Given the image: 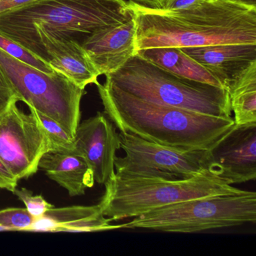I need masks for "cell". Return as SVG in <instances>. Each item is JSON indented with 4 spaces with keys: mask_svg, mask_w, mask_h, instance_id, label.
Returning <instances> with one entry per match:
<instances>
[{
    "mask_svg": "<svg viewBox=\"0 0 256 256\" xmlns=\"http://www.w3.org/2000/svg\"><path fill=\"white\" fill-rule=\"evenodd\" d=\"M128 2L136 20L137 52L224 43L256 44V7L206 0L190 10L166 12Z\"/></svg>",
    "mask_w": 256,
    "mask_h": 256,
    "instance_id": "1",
    "label": "cell"
},
{
    "mask_svg": "<svg viewBox=\"0 0 256 256\" xmlns=\"http://www.w3.org/2000/svg\"><path fill=\"white\" fill-rule=\"evenodd\" d=\"M104 113L122 132L180 150H211L236 126L217 118L138 98L110 83L96 84Z\"/></svg>",
    "mask_w": 256,
    "mask_h": 256,
    "instance_id": "2",
    "label": "cell"
},
{
    "mask_svg": "<svg viewBox=\"0 0 256 256\" xmlns=\"http://www.w3.org/2000/svg\"><path fill=\"white\" fill-rule=\"evenodd\" d=\"M132 18L126 0H38L0 12V34L40 58L48 40L82 44L96 30Z\"/></svg>",
    "mask_w": 256,
    "mask_h": 256,
    "instance_id": "3",
    "label": "cell"
},
{
    "mask_svg": "<svg viewBox=\"0 0 256 256\" xmlns=\"http://www.w3.org/2000/svg\"><path fill=\"white\" fill-rule=\"evenodd\" d=\"M104 186L98 205L112 221L140 216L185 200L246 192L211 174L179 178L168 173L115 172Z\"/></svg>",
    "mask_w": 256,
    "mask_h": 256,
    "instance_id": "4",
    "label": "cell"
},
{
    "mask_svg": "<svg viewBox=\"0 0 256 256\" xmlns=\"http://www.w3.org/2000/svg\"><path fill=\"white\" fill-rule=\"evenodd\" d=\"M106 79L138 98L217 118L232 114L224 88L172 74L136 54Z\"/></svg>",
    "mask_w": 256,
    "mask_h": 256,
    "instance_id": "5",
    "label": "cell"
},
{
    "mask_svg": "<svg viewBox=\"0 0 256 256\" xmlns=\"http://www.w3.org/2000/svg\"><path fill=\"white\" fill-rule=\"evenodd\" d=\"M256 193L192 199L150 211L119 228L146 229L178 233H196L211 229L256 223Z\"/></svg>",
    "mask_w": 256,
    "mask_h": 256,
    "instance_id": "6",
    "label": "cell"
},
{
    "mask_svg": "<svg viewBox=\"0 0 256 256\" xmlns=\"http://www.w3.org/2000/svg\"><path fill=\"white\" fill-rule=\"evenodd\" d=\"M0 70L19 102L58 122L74 138L80 121L85 90L60 73L48 74L0 48Z\"/></svg>",
    "mask_w": 256,
    "mask_h": 256,
    "instance_id": "7",
    "label": "cell"
},
{
    "mask_svg": "<svg viewBox=\"0 0 256 256\" xmlns=\"http://www.w3.org/2000/svg\"><path fill=\"white\" fill-rule=\"evenodd\" d=\"M119 138L125 156H115L116 172L168 173L179 178L211 174L210 150H180L122 132Z\"/></svg>",
    "mask_w": 256,
    "mask_h": 256,
    "instance_id": "8",
    "label": "cell"
},
{
    "mask_svg": "<svg viewBox=\"0 0 256 256\" xmlns=\"http://www.w3.org/2000/svg\"><path fill=\"white\" fill-rule=\"evenodd\" d=\"M26 114L13 103L0 115V158L18 180L37 173L48 138L34 109Z\"/></svg>",
    "mask_w": 256,
    "mask_h": 256,
    "instance_id": "9",
    "label": "cell"
},
{
    "mask_svg": "<svg viewBox=\"0 0 256 256\" xmlns=\"http://www.w3.org/2000/svg\"><path fill=\"white\" fill-rule=\"evenodd\" d=\"M104 113L96 114L79 124L74 134L73 152L86 160L95 182L104 185L115 173L114 158L120 150L119 133Z\"/></svg>",
    "mask_w": 256,
    "mask_h": 256,
    "instance_id": "10",
    "label": "cell"
},
{
    "mask_svg": "<svg viewBox=\"0 0 256 256\" xmlns=\"http://www.w3.org/2000/svg\"><path fill=\"white\" fill-rule=\"evenodd\" d=\"M210 173L228 184L256 178V125L235 126L210 150Z\"/></svg>",
    "mask_w": 256,
    "mask_h": 256,
    "instance_id": "11",
    "label": "cell"
},
{
    "mask_svg": "<svg viewBox=\"0 0 256 256\" xmlns=\"http://www.w3.org/2000/svg\"><path fill=\"white\" fill-rule=\"evenodd\" d=\"M134 18L96 30L82 42V47L101 76L121 68L137 53Z\"/></svg>",
    "mask_w": 256,
    "mask_h": 256,
    "instance_id": "12",
    "label": "cell"
},
{
    "mask_svg": "<svg viewBox=\"0 0 256 256\" xmlns=\"http://www.w3.org/2000/svg\"><path fill=\"white\" fill-rule=\"evenodd\" d=\"M214 74L227 90L230 82L256 61V44L224 43L181 48Z\"/></svg>",
    "mask_w": 256,
    "mask_h": 256,
    "instance_id": "13",
    "label": "cell"
},
{
    "mask_svg": "<svg viewBox=\"0 0 256 256\" xmlns=\"http://www.w3.org/2000/svg\"><path fill=\"white\" fill-rule=\"evenodd\" d=\"M40 58L83 90L96 84L101 76L82 44L76 40H48L42 46Z\"/></svg>",
    "mask_w": 256,
    "mask_h": 256,
    "instance_id": "14",
    "label": "cell"
},
{
    "mask_svg": "<svg viewBox=\"0 0 256 256\" xmlns=\"http://www.w3.org/2000/svg\"><path fill=\"white\" fill-rule=\"evenodd\" d=\"M103 215L100 205L71 206L49 209L42 216L34 218L26 232H95L119 228Z\"/></svg>",
    "mask_w": 256,
    "mask_h": 256,
    "instance_id": "15",
    "label": "cell"
},
{
    "mask_svg": "<svg viewBox=\"0 0 256 256\" xmlns=\"http://www.w3.org/2000/svg\"><path fill=\"white\" fill-rule=\"evenodd\" d=\"M38 169L66 190L72 197L84 196L86 188L95 184L89 164L76 152L48 151L42 157Z\"/></svg>",
    "mask_w": 256,
    "mask_h": 256,
    "instance_id": "16",
    "label": "cell"
},
{
    "mask_svg": "<svg viewBox=\"0 0 256 256\" xmlns=\"http://www.w3.org/2000/svg\"><path fill=\"white\" fill-rule=\"evenodd\" d=\"M136 54L180 77L226 89L214 74L179 48L143 49Z\"/></svg>",
    "mask_w": 256,
    "mask_h": 256,
    "instance_id": "17",
    "label": "cell"
},
{
    "mask_svg": "<svg viewBox=\"0 0 256 256\" xmlns=\"http://www.w3.org/2000/svg\"><path fill=\"white\" fill-rule=\"evenodd\" d=\"M227 90L236 126L256 125V61L230 82Z\"/></svg>",
    "mask_w": 256,
    "mask_h": 256,
    "instance_id": "18",
    "label": "cell"
},
{
    "mask_svg": "<svg viewBox=\"0 0 256 256\" xmlns=\"http://www.w3.org/2000/svg\"><path fill=\"white\" fill-rule=\"evenodd\" d=\"M34 110L48 138L50 151L73 152V138L66 131L54 120L36 112L35 109Z\"/></svg>",
    "mask_w": 256,
    "mask_h": 256,
    "instance_id": "19",
    "label": "cell"
},
{
    "mask_svg": "<svg viewBox=\"0 0 256 256\" xmlns=\"http://www.w3.org/2000/svg\"><path fill=\"white\" fill-rule=\"evenodd\" d=\"M0 48L16 59L48 74L55 72L48 64L40 59L25 48L0 34Z\"/></svg>",
    "mask_w": 256,
    "mask_h": 256,
    "instance_id": "20",
    "label": "cell"
},
{
    "mask_svg": "<svg viewBox=\"0 0 256 256\" xmlns=\"http://www.w3.org/2000/svg\"><path fill=\"white\" fill-rule=\"evenodd\" d=\"M34 218L26 208H6L0 210V226L8 228L10 230L26 232Z\"/></svg>",
    "mask_w": 256,
    "mask_h": 256,
    "instance_id": "21",
    "label": "cell"
},
{
    "mask_svg": "<svg viewBox=\"0 0 256 256\" xmlns=\"http://www.w3.org/2000/svg\"><path fill=\"white\" fill-rule=\"evenodd\" d=\"M14 194L24 202L26 209L34 218L42 216L54 205L48 203L42 196H35L30 190L25 188H17L13 192Z\"/></svg>",
    "mask_w": 256,
    "mask_h": 256,
    "instance_id": "22",
    "label": "cell"
},
{
    "mask_svg": "<svg viewBox=\"0 0 256 256\" xmlns=\"http://www.w3.org/2000/svg\"><path fill=\"white\" fill-rule=\"evenodd\" d=\"M18 102L17 95L0 70V115L8 110L13 103Z\"/></svg>",
    "mask_w": 256,
    "mask_h": 256,
    "instance_id": "23",
    "label": "cell"
},
{
    "mask_svg": "<svg viewBox=\"0 0 256 256\" xmlns=\"http://www.w3.org/2000/svg\"><path fill=\"white\" fill-rule=\"evenodd\" d=\"M206 0H166L163 11L179 12L190 10L200 5Z\"/></svg>",
    "mask_w": 256,
    "mask_h": 256,
    "instance_id": "24",
    "label": "cell"
},
{
    "mask_svg": "<svg viewBox=\"0 0 256 256\" xmlns=\"http://www.w3.org/2000/svg\"><path fill=\"white\" fill-rule=\"evenodd\" d=\"M0 178L8 185L10 192H14L17 188L18 180L16 176L11 173L2 160L0 158Z\"/></svg>",
    "mask_w": 256,
    "mask_h": 256,
    "instance_id": "25",
    "label": "cell"
},
{
    "mask_svg": "<svg viewBox=\"0 0 256 256\" xmlns=\"http://www.w3.org/2000/svg\"><path fill=\"white\" fill-rule=\"evenodd\" d=\"M38 0H2L0 2V12L8 11L22 6L32 4Z\"/></svg>",
    "mask_w": 256,
    "mask_h": 256,
    "instance_id": "26",
    "label": "cell"
},
{
    "mask_svg": "<svg viewBox=\"0 0 256 256\" xmlns=\"http://www.w3.org/2000/svg\"><path fill=\"white\" fill-rule=\"evenodd\" d=\"M128 1L156 10H162L166 2V0H128Z\"/></svg>",
    "mask_w": 256,
    "mask_h": 256,
    "instance_id": "27",
    "label": "cell"
},
{
    "mask_svg": "<svg viewBox=\"0 0 256 256\" xmlns=\"http://www.w3.org/2000/svg\"><path fill=\"white\" fill-rule=\"evenodd\" d=\"M229 2H234L240 5L248 7H256V0H227Z\"/></svg>",
    "mask_w": 256,
    "mask_h": 256,
    "instance_id": "28",
    "label": "cell"
},
{
    "mask_svg": "<svg viewBox=\"0 0 256 256\" xmlns=\"http://www.w3.org/2000/svg\"><path fill=\"white\" fill-rule=\"evenodd\" d=\"M0 188H4V190L10 191V188H8V185H7L1 178H0Z\"/></svg>",
    "mask_w": 256,
    "mask_h": 256,
    "instance_id": "29",
    "label": "cell"
},
{
    "mask_svg": "<svg viewBox=\"0 0 256 256\" xmlns=\"http://www.w3.org/2000/svg\"><path fill=\"white\" fill-rule=\"evenodd\" d=\"M7 230L10 232V229L5 226H0V232H7Z\"/></svg>",
    "mask_w": 256,
    "mask_h": 256,
    "instance_id": "30",
    "label": "cell"
},
{
    "mask_svg": "<svg viewBox=\"0 0 256 256\" xmlns=\"http://www.w3.org/2000/svg\"><path fill=\"white\" fill-rule=\"evenodd\" d=\"M1 1H2V0H0V2H1Z\"/></svg>",
    "mask_w": 256,
    "mask_h": 256,
    "instance_id": "31",
    "label": "cell"
}]
</instances>
